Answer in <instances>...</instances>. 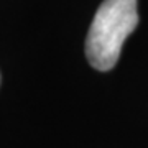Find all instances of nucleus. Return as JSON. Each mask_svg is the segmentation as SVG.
Instances as JSON below:
<instances>
[{"mask_svg": "<svg viewBox=\"0 0 148 148\" xmlns=\"http://www.w3.org/2000/svg\"><path fill=\"white\" fill-rule=\"evenodd\" d=\"M137 23V0H104L86 40V56L90 66L97 71H110Z\"/></svg>", "mask_w": 148, "mask_h": 148, "instance_id": "f257e3e1", "label": "nucleus"}]
</instances>
